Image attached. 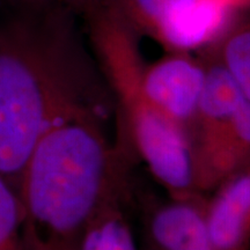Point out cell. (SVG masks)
I'll list each match as a JSON object with an SVG mask.
<instances>
[{"mask_svg":"<svg viewBox=\"0 0 250 250\" xmlns=\"http://www.w3.org/2000/svg\"><path fill=\"white\" fill-rule=\"evenodd\" d=\"M104 86L64 9L0 0V173L14 189L50 130L88 115L108 118Z\"/></svg>","mask_w":250,"mask_h":250,"instance_id":"cell-1","label":"cell"},{"mask_svg":"<svg viewBox=\"0 0 250 250\" xmlns=\"http://www.w3.org/2000/svg\"><path fill=\"white\" fill-rule=\"evenodd\" d=\"M107 118L67 121L40 140L17 184L22 250H79L109 197L129 182L133 155L109 139Z\"/></svg>","mask_w":250,"mask_h":250,"instance_id":"cell-2","label":"cell"},{"mask_svg":"<svg viewBox=\"0 0 250 250\" xmlns=\"http://www.w3.org/2000/svg\"><path fill=\"white\" fill-rule=\"evenodd\" d=\"M90 40L117 114V136L173 198L196 195L189 136L149 101L132 39L103 2L86 12Z\"/></svg>","mask_w":250,"mask_h":250,"instance_id":"cell-3","label":"cell"},{"mask_svg":"<svg viewBox=\"0 0 250 250\" xmlns=\"http://www.w3.org/2000/svg\"><path fill=\"white\" fill-rule=\"evenodd\" d=\"M139 22L171 51L189 52L221 37L232 8L214 0H127Z\"/></svg>","mask_w":250,"mask_h":250,"instance_id":"cell-4","label":"cell"},{"mask_svg":"<svg viewBox=\"0 0 250 250\" xmlns=\"http://www.w3.org/2000/svg\"><path fill=\"white\" fill-rule=\"evenodd\" d=\"M204 80L205 62L183 51H171L167 57L144 66L142 73L143 89L149 101L188 136Z\"/></svg>","mask_w":250,"mask_h":250,"instance_id":"cell-5","label":"cell"},{"mask_svg":"<svg viewBox=\"0 0 250 250\" xmlns=\"http://www.w3.org/2000/svg\"><path fill=\"white\" fill-rule=\"evenodd\" d=\"M246 100L229 71L213 56L205 62V80L190 127L193 174L195 166L213 148Z\"/></svg>","mask_w":250,"mask_h":250,"instance_id":"cell-6","label":"cell"},{"mask_svg":"<svg viewBox=\"0 0 250 250\" xmlns=\"http://www.w3.org/2000/svg\"><path fill=\"white\" fill-rule=\"evenodd\" d=\"M205 195L173 198L146 218L142 250H215L205 213Z\"/></svg>","mask_w":250,"mask_h":250,"instance_id":"cell-7","label":"cell"},{"mask_svg":"<svg viewBox=\"0 0 250 250\" xmlns=\"http://www.w3.org/2000/svg\"><path fill=\"white\" fill-rule=\"evenodd\" d=\"M205 198L215 250L250 249V162L228 176Z\"/></svg>","mask_w":250,"mask_h":250,"instance_id":"cell-8","label":"cell"},{"mask_svg":"<svg viewBox=\"0 0 250 250\" xmlns=\"http://www.w3.org/2000/svg\"><path fill=\"white\" fill-rule=\"evenodd\" d=\"M250 162V101H245L208 154L195 166V184L201 195Z\"/></svg>","mask_w":250,"mask_h":250,"instance_id":"cell-9","label":"cell"},{"mask_svg":"<svg viewBox=\"0 0 250 250\" xmlns=\"http://www.w3.org/2000/svg\"><path fill=\"white\" fill-rule=\"evenodd\" d=\"M129 182L116 190L90 224L79 250H142L126 212Z\"/></svg>","mask_w":250,"mask_h":250,"instance_id":"cell-10","label":"cell"},{"mask_svg":"<svg viewBox=\"0 0 250 250\" xmlns=\"http://www.w3.org/2000/svg\"><path fill=\"white\" fill-rule=\"evenodd\" d=\"M212 56L229 71L250 101V20L224 33Z\"/></svg>","mask_w":250,"mask_h":250,"instance_id":"cell-11","label":"cell"},{"mask_svg":"<svg viewBox=\"0 0 250 250\" xmlns=\"http://www.w3.org/2000/svg\"><path fill=\"white\" fill-rule=\"evenodd\" d=\"M0 250H22L21 210L17 190L0 173Z\"/></svg>","mask_w":250,"mask_h":250,"instance_id":"cell-12","label":"cell"},{"mask_svg":"<svg viewBox=\"0 0 250 250\" xmlns=\"http://www.w3.org/2000/svg\"><path fill=\"white\" fill-rule=\"evenodd\" d=\"M65 1L87 12L88 9L94 7V6L98 4L100 0H65Z\"/></svg>","mask_w":250,"mask_h":250,"instance_id":"cell-13","label":"cell"},{"mask_svg":"<svg viewBox=\"0 0 250 250\" xmlns=\"http://www.w3.org/2000/svg\"><path fill=\"white\" fill-rule=\"evenodd\" d=\"M214 1H218L220 4L227 6V7L233 8L236 7V6L248 4V2H250V0H214Z\"/></svg>","mask_w":250,"mask_h":250,"instance_id":"cell-14","label":"cell"}]
</instances>
